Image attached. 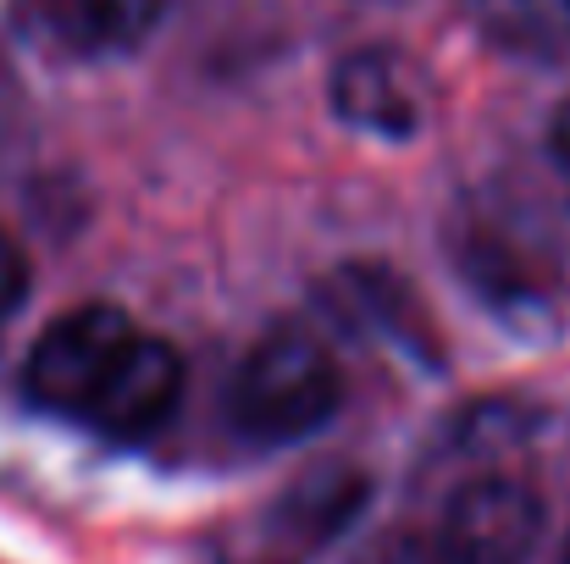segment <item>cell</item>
Returning <instances> with one entry per match:
<instances>
[{"mask_svg": "<svg viewBox=\"0 0 570 564\" xmlns=\"http://www.w3.org/2000/svg\"><path fill=\"white\" fill-rule=\"evenodd\" d=\"M28 288H33V271H28V255H22V244L0 227V321L28 299Z\"/></svg>", "mask_w": 570, "mask_h": 564, "instance_id": "8", "label": "cell"}, {"mask_svg": "<svg viewBox=\"0 0 570 564\" xmlns=\"http://www.w3.org/2000/svg\"><path fill=\"white\" fill-rule=\"evenodd\" d=\"M344 376L305 327H272L233 372L227 415L255 443H299L338 415Z\"/></svg>", "mask_w": 570, "mask_h": 564, "instance_id": "1", "label": "cell"}, {"mask_svg": "<svg viewBox=\"0 0 570 564\" xmlns=\"http://www.w3.org/2000/svg\"><path fill=\"white\" fill-rule=\"evenodd\" d=\"M566 564H570V537H566Z\"/></svg>", "mask_w": 570, "mask_h": 564, "instance_id": "10", "label": "cell"}, {"mask_svg": "<svg viewBox=\"0 0 570 564\" xmlns=\"http://www.w3.org/2000/svg\"><path fill=\"white\" fill-rule=\"evenodd\" d=\"M333 111L355 128H372L387 139H404L421 128L426 111V83L415 72V61H404L399 50H355L338 61L333 72Z\"/></svg>", "mask_w": 570, "mask_h": 564, "instance_id": "6", "label": "cell"}, {"mask_svg": "<svg viewBox=\"0 0 570 564\" xmlns=\"http://www.w3.org/2000/svg\"><path fill=\"white\" fill-rule=\"evenodd\" d=\"M178 398H184V355L167 338H150L134 327V338L117 349V360L106 366L78 415L100 437L134 443V437H150L178 409Z\"/></svg>", "mask_w": 570, "mask_h": 564, "instance_id": "4", "label": "cell"}, {"mask_svg": "<svg viewBox=\"0 0 570 564\" xmlns=\"http://www.w3.org/2000/svg\"><path fill=\"white\" fill-rule=\"evenodd\" d=\"M465 17L504 50H554V11L549 0H465Z\"/></svg>", "mask_w": 570, "mask_h": 564, "instance_id": "7", "label": "cell"}, {"mask_svg": "<svg viewBox=\"0 0 570 564\" xmlns=\"http://www.w3.org/2000/svg\"><path fill=\"white\" fill-rule=\"evenodd\" d=\"M128 338H134V321L117 305H78V310L56 316L39 333V344L28 349V372H22L28 398L45 409L78 415Z\"/></svg>", "mask_w": 570, "mask_h": 564, "instance_id": "3", "label": "cell"}, {"mask_svg": "<svg viewBox=\"0 0 570 564\" xmlns=\"http://www.w3.org/2000/svg\"><path fill=\"white\" fill-rule=\"evenodd\" d=\"M543 498L515 476H476L460 487L438 526L443 564H527L543 543Z\"/></svg>", "mask_w": 570, "mask_h": 564, "instance_id": "2", "label": "cell"}, {"mask_svg": "<svg viewBox=\"0 0 570 564\" xmlns=\"http://www.w3.org/2000/svg\"><path fill=\"white\" fill-rule=\"evenodd\" d=\"M549 161L570 178V100H560V111L549 117Z\"/></svg>", "mask_w": 570, "mask_h": 564, "instance_id": "9", "label": "cell"}, {"mask_svg": "<svg viewBox=\"0 0 570 564\" xmlns=\"http://www.w3.org/2000/svg\"><path fill=\"white\" fill-rule=\"evenodd\" d=\"M566 11H570V0H566Z\"/></svg>", "mask_w": 570, "mask_h": 564, "instance_id": "11", "label": "cell"}, {"mask_svg": "<svg viewBox=\"0 0 570 564\" xmlns=\"http://www.w3.org/2000/svg\"><path fill=\"white\" fill-rule=\"evenodd\" d=\"M161 6L167 0H11V22L67 61H111L156 33Z\"/></svg>", "mask_w": 570, "mask_h": 564, "instance_id": "5", "label": "cell"}]
</instances>
